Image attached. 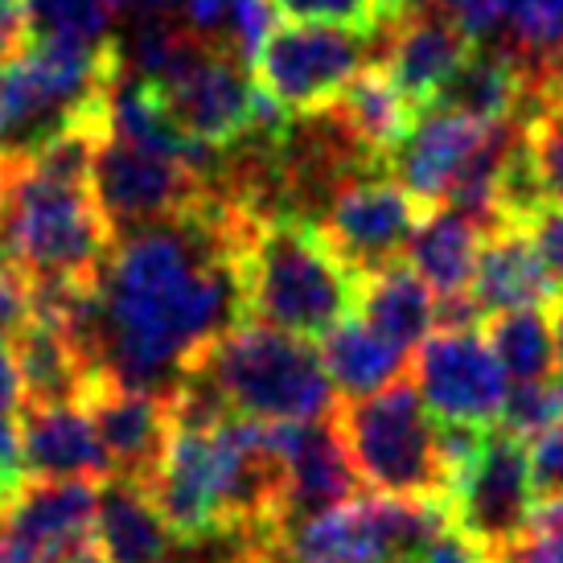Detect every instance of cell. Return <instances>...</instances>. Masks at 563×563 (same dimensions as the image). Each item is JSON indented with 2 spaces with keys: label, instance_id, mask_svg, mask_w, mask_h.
I'll return each instance as SVG.
<instances>
[{
  "label": "cell",
  "instance_id": "1",
  "mask_svg": "<svg viewBox=\"0 0 563 563\" xmlns=\"http://www.w3.org/2000/svg\"><path fill=\"white\" fill-rule=\"evenodd\" d=\"M251 214L219 198L165 222L111 239L99 267L103 305V375L124 387L169 395L181 375L243 321L239 247Z\"/></svg>",
  "mask_w": 563,
  "mask_h": 563
},
{
  "label": "cell",
  "instance_id": "2",
  "mask_svg": "<svg viewBox=\"0 0 563 563\" xmlns=\"http://www.w3.org/2000/svg\"><path fill=\"white\" fill-rule=\"evenodd\" d=\"M354 297L358 280L329 255L309 222H251L239 247L243 321H260L267 329L313 342L354 313Z\"/></svg>",
  "mask_w": 563,
  "mask_h": 563
},
{
  "label": "cell",
  "instance_id": "3",
  "mask_svg": "<svg viewBox=\"0 0 563 563\" xmlns=\"http://www.w3.org/2000/svg\"><path fill=\"white\" fill-rule=\"evenodd\" d=\"M186 375L243 420L325 423L338 411V391L313 342L260 321H235Z\"/></svg>",
  "mask_w": 563,
  "mask_h": 563
},
{
  "label": "cell",
  "instance_id": "4",
  "mask_svg": "<svg viewBox=\"0 0 563 563\" xmlns=\"http://www.w3.org/2000/svg\"><path fill=\"white\" fill-rule=\"evenodd\" d=\"M0 239L30 280H99L111 247L91 186L42 177L25 157H0Z\"/></svg>",
  "mask_w": 563,
  "mask_h": 563
},
{
  "label": "cell",
  "instance_id": "5",
  "mask_svg": "<svg viewBox=\"0 0 563 563\" xmlns=\"http://www.w3.org/2000/svg\"><path fill=\"white\" fill-rule=\"evenodd\" d=\"M329 423L342 440L358 485L383 498L444 506L440 428L411 383L395 378L375 395L345 399Z\"/></svg>",
  "mask_w": 563,
  "mask_h": 563
},
{
  "label": "cell",
  "instance_id": "6",
  "mask_svg": "<svg viewBox=\"0 0 563 563\" xmlns=\"http://www.w3.org/2000/svg\"><path fill=\"white\" fill-rule=\"evenodd\" d=\"M440 531H449L440 501L354 494L338 506L284 522L260 548L272 563H407Z\"/></svg>",
  "mask_w": 563,
  "mask_h": 563
},
{
  "label": "cell",
  "instance_id": "7",
  "mask_svg": "<svg viewBox=\"0 0 563 563\" xmlns=\"http://www.w3.org/2000/svg\"><path fill=\"white\" fill-rule=\"evenodd\" d=\"M173 124L189 141L231 148L239 141H276L288 128V111L255 87V75L231 49L206 46L194 63L157 87Z\"/></svg>",
  "mask_w": 563,
  "mask_h": 563
},
{
  "label": "cell",
  "instance_id": "8",
  "mask_svg": "<svg viewBox=\"0 0 563 563\" xmlns=\"http://www.w3.org/2000/svg\"><path fill=\"white\" fill-rule=\"evenodd\" d=\"M378 63V33L342 25H276L255 54V87L288 115L329 108L338 95Z\"/></svg>",
  "mask_w": 563,
  "mask_h": 563
},
{
  "label": "cell",
  "instance_id": "9",
  "mask_svg": "<svg viewBox=\"0 0 563 563\" xmlns=\"http://www.w3.org/2000/svg\"><path fill=\"white\" fill-rule=\"evenodd\" d=\"M444 515L456 534H465L473 548L485 551V560L518 543L534 515L527 444L501 423H489L477 453L453 473L444 489Z\"/></svg>",
  "mask_w": 563,
  "mask_h": 563
},
{
  "label": "cell",
  "instance_id": "10",
  "mask_svg": "<svg viewBox=\"0 0 563 563\" xmlns=\"http://www.w3.org/2000/svg\"><path fill=\"white\" fill-rule=\"evenodd\" d=\"M423 219V206L391 173L362 169L333 186L325 206L309 222L338 264L362 280L404 260L407 243Z\"/></svg>",
  "mask_w": 563,
  "mask_h": 563
},
{
  "label": "cell",
  "instance_id": "11",
  "mask_svg": "<svg viewBox=\"0 0 563 563\" xmlns=\"http://www.w3.org/2000/svg\"><path fill=\"white\" fill-rule=\"evenodd\" d=\"M206 194L210 186L181 161L136 148L115 136H103L95 148L91 198L108 222L111 239L165 222L173 214H186Z\"/></svg>",
  "mask_w": 563,
  "mask_h": 563
},
{
  "label": "cell",
  "instance_id": "12",
  "mask_svg": "<svg viewBox=\"0 0 563 563\" xmlns=\"http://www.w3.org/2000/svg\"><path fill=\"white\" fill-rule=\"evenodd\" d=\"M416 391L440 423H498L510 378L477 325H437L416 345Z\"/></svg>",
  "mask_w": 563,
  "mask_h": 563
},
{
  "label": "cell",
  "instance_id": "13",
  "mask_svg": "<svg viewBox=\"0 0 563 563\" xmlns=\"http://www.w3.org/2000/svg\"><path fill=\"white\" fill-rule=\"evenodd\" d=\"M95 482H25L0 506V551L9 563H99Z\"/></svg>",
  "mask_w": 563,
  "mask_h": 563
},
{
  "label": "cell",
  "instance_id": "14",
  "mask_svg": "<svg viewBox=\"0 0 563 563\" xmlns=\"http://www.w3.org/2000/svg\"><path fill=\"white\" fill-rule=\"evenodd\" d=\"M510 124L515 120L494 124V120H473L461 111L420 108L411 115L404 141L387 157V169L423 210L449 206L456 186L470 177L473 165L498 144V136Z\"/></svg>",
  "mask_w": 563,
  "mask_h": 563
},
{
  "label": "cell",
  "instance_id": "15",
  "mask_svg": "<svg viewBox=\"0 0 563 563\" xmlns=\"http://www.w3.org/2000/svg\"><path fill=\"white\" fill-rule=\"evenodd\" d=\"M470 54V33L461 30L453 16L432 9L428 0L411 4L407 13L391 16L378 30V66L416 111L428 108L449 87V79L465 66Z\"/></svg>",
  "mask_w": 563,
  "mask_h": 563
},
{
  "label": "cell",
  "instance_id": "16",
  "mask_svg": "<svg viewBox=\"0 0 563 563\" xmlns=\"http://www.w3.org/2000/svg\"><path fill=\"white\" fill-rule=\"evenodd\" d=\"M82 411L91 416L95 432L108 449L111 473L124 482H148L173 432L169 395L95 378L82 391Z\"/></svg>",
  "mask_w": 563,
  "mask_h": 563
},
{
  "label": "cell",
  "instance_id": "17",
  "mask_svg": "<svg viewBox=\"0 0 563 563\" xmlns=\"http://www.w3.org/2000/svg\"><path fill=\"white\" fill-rule=\"evenodd\" d=\"M21 461L30 482H111V456L82 404L21 407Z\"/></svg>",
  "mask_w": 563,
  "mask_h": 563
},
{
  "label": "cell",
  "instance_id": "18",
  "mask_svg": "<svg viewBox=\"0 0 563 563\" xmlns=\"http://www.w3.org/2000/svg\"><path fill=\"white\" fill-rule=\"evenodd\" d=\"M284 461V522L358 494V477L333 423H276ZM280 522V527H284Z\"/></svg>",
  "mask_w": 563,
  "mask_h": 563
},
{
  "label": "cell",
  "instance_id": "19",
  "mask_svg": "<svg viewBox=\"0 0 563 563\" xmlns=\"http://www.w3.org/2000/svg\"><path fill=\"white\" fill-rule=\"evenodd\" d=\"M551 297H555V284L527 231L518 222H489L470 284L473 309L482 317H498L515 309H543L551 305Z\"/></svg>",
  "mask_w": 563,
  "mask_h": 563
},
{
  "label": "cell",
  "instance_id": "20",
  "mask_svg": "<svg viewBox=\"0 0 563 563\" xmlns=\"http://www.w3.org/2000/svg\"><path fill=\"white\" fill-rule=\"evenodd\" d=\"M177 539L157 515L141 482L111 477L95 501V551L99 563H173Z\"/></svg>",
  "mask_w": 563,
  "mask_h": 563
},
{
  "label": "cell",
  "instance_id": "21",
  "mask_svg": "<svg viewBox=\"0 0 563 563\" xmlns=\"http://www.w3.org/2000/svg\"><path fill=\"white\" fill-rule=\"evenodd\" d=\"M485 227L461 210L437 206L428 210L407 243V267L428 284V292L440 300L470 297L473 272H477V251H482Z\"/></svg>",
  "mask_w": 563,
  "mask_h": 563
},
{
  "label": "cell",
  "instance_id": "22",
  "mask_svg": "<svg viewBox=\"0 0 563 563\" xmlns=\"http://www.w3.org/2000/svg\"><path fill=\"white\" fill-rule=\"evenodd\" d=\"M329 108L338 115L342 132L350 136V144L366 161L383 165V169H387V157L395 153V144L404 141V132L411 128V115H416V108L395 91V82L383 75L378 63L366 66Z\"/></svg>",
  "mask_w": 563,
  "mask_h": 563
},
{
  "label": "cell",
  "instance_id": "23",
  "mask_svg": "<svg viewBox=\"0 0 563 563\" xmlns=\"http://www.w3.org/2000/svg\"><path fill=\"white\" fill-rule=\"evenodd\" d=\"M317 354H321V366H325L329 383H333L342 404L383 391L387 383L404 378L407 366V350H399L383 333H375L362 317H342L321 338Z\"/></svg>",
  "mask_w": 563,
  "mask_h": 563
},
{
  "label": "cell",
  "instance_id": "24",
  "mask_svg": "<svg viewBox=\"0 0 563 563\" xmlns=\"http://www.w3.org/2000/svg\"><path fill=\"white\" fill-rule=\"evenodd\" d=\"M531 103L527 95V75L522 66L494 46H473V54L465 58V66L456 70L449 87L428 103V108L461 111L473 120H522V111Z\"/></svg>",
  "mask_w": 563,
  "mask_h": 563
},
{
  "label": "cell",
  "instance_id": "25",
  "mask_svg": "<svg viewBox=\"0 0 563 563\" xmlns=\"http://www.w3.org/2000/svg\"><path fill=\"white\" fill-rule=\"evenodd\" d=\"M354 309L366 325L399 350H416L437 329V297L411 267L399 264L383 267L375 276H362Z\"/></svg>",
  "mask_w": 563,
  "mask_h": 563
},
{
  "label": "cell",
  "instance_id": "26",
  "mask_svg": "<svg viewBox=\"0 0 563 563\" xmlns=\"http://www.w3.org/2000/svg\"><path fill=\"white\" fill-rule=\"evenodd\" d=\"M9 345H13L16 378H21V407L82 404L87 371L58 329L33 317Z\"/></svg>",
  "mask_w": 563,
  "mask_h": 563
},
{
  "label": "cell",
  "instance_id": "27",
  "mask_svg": "<svg viewBox=\"0 0 563 563\" xmlns=\"http://www.w3.org/2000/svg\"><path fill=\"white\" fill-rule=\"evenodd\" d=\"M485 342L501 362V371L510 383H534V378L555 375V338H551V321L543 309H515V313H498L489 321Z\"/></svg>",
  "mask_w": 563,
  "mask_h": 563
},
{
  "label": "cell",
  "instance_id": "28",
  "mask_svg": "<svg viewBox=\"0 0 563 563\" xmlns=\"http://www.w3.org/2000/svg\"><path fill=\"white\" fill-rule=\"evenodd\" d=\"M522 141L548 202H563V91L539 99L522 115Z\"/></svg>",
  "mask_w": 563,
  "mask_h": 563
},
{
  "label": "cell",
  "instance_id": "29",
  "mask_svg": "<svg viewBox=\"0 0 563 563\" xmlns=\"http://www.w3.org/2000/svg\"><path fill=\"white\" fill-rule=\"evenodd\" d=\"M498 423L506 432H515L518 440L539 437L555 423H563V375L534 378V383H515L506 404H501Z\"/></svg>",
  "mask_w": 563,
  "mask_h": 563
},
{
  "label": "cell",
  "instance_id": "30",
  "mask_svg": "<svg viewBox=\"0 0 563 563\" xmlns=\"http://www.w3.org/2000/svg\"><path fill=\"white\" fill-rule=\"evenodd\" d=\"M33 33H58L79 42H108L115 13L108 0H25Z\"/></svg>",
  "mask_w": 563,
  "mask_h": 563
},
{
  "label": "cell",
  "instance_id": "31",
  "mask_svg": "<svg viewBox=\"0 0 563 563\" xmlns=\"http://www.w3.org/2000/svg\"><path fill=\"white\" fill-rule=\"evenodd\" d=\"M276 13L292 21H313V25H342V30L378 33L387 25L383 0H272Z\"/></svg>",
  "mask_w": 563,
  "mask_h": 563
},
{
  "label": "cell",
  "instance_id": "32",
  "mask_svg": "<svg viewBox=\"0 0 563 563\" xmlns=\"http://www.w3.org/2000/svg\"><path fill=\"white\" fill-rule=\"evenodd\" d=\"M489 563H563V498L539 501L527 534L498 551Z\"/></svg>",
  "mask_w": 563,
  "mask_h": 563
},
{
  "label": "cell",
  "instance_id": "33",
  "mask_svg": "<svg viewBox=\"0 0 563 563\" xmlns=\"http://www.w3.org/2000/svg\"><path fill=\"white\" fill-rule=\"evenodd\" d=\"M276 30V4L272 0H231V21H227V49L255 63L260 46L267 42V33Z\"/></svg>",
  "mask_w": 563,
  "mask_h": 563
},
{
  "label": "cell",
  "instance_id": "34",
  "mask_svg": "<svg viewBox=\"0 0 563 563\" xmlns=\"http://www.w3.org/2000/svg\"><path fill=\"white\" fill-rule=\"evenodd\" d=\"M531 461V485H534V506L539 501H560L563 498V423L539 432L527 449Z\"/></svg>",
  "mask_w": 563,
  "mask_h": 563
},
{
  "label": "cell",
  "instance_id": "35",
  "mask_svg": "<svg viewBox=\"0 0 563 563\" xmlns=\"http://www.w3.org/2000/svg\"><path fill=\"white\" fill-rule=\"evenodd\" d=\"M33 317H37V305H33V280L16 264L0 260V338L13 342Z\"/></svg>",
  "mask_w": 563,
  "mask_h": 563
},
{
  "label": "cell",
  "instance_id": "36",
  "mask_svg": "<svg viewBox=\"0 0 563 563\" xmlns=\"http://www.w3.org/2000/svg\"><path fill=\"white\" fill-rule=\"evenodd\" d=\"M522 231L531 239V247L539 251L551 284H563V202L534 206L527 222H522Z\"/></svg>",
  "mask_w": 563,
  "mask_h": 563
},
{
  "label": "cell",
  "instance_id": "37",
  "mask_svg": "<svg viewBox=\"0 0 563 563\" xmlns=\"http://www.w3.org/2000/svg\"><path fill=\"white\" fill-rule=\"evenodd\" d=\"M30 482L25 477V461H21V423L13 411H0V506L13 501V494Z\"/></svg>",
  "mask_w": 563,
  "mask_h": 563
},
{
  "label": "cell",
  "instance_id": "38",
  "mask_svg": "<svg viewBox=\"0 0 563 563\" xmlns=\"http://www.w3.org/2000/svg\"><path fill=\"white\" fill-rule=\"evenodd\" d=\"M407 563H489V560H485V551L473 548L465 534H456L449 527V531H440L423 551H416Z\"/></svg>",
  "mask_w": 563,
  "mask_h": 563
},
{
  "label": "cell",
  "instance_id": "39",
  "mask_svg": "<svg viewBox=\"0 0 563 563\" xmlns=\"http://www.w3.org/2000/svg\"><path fill=\"white\" fill-rule=\"evenodd\" d=\"M0 411H21V378H16L13 345L0 338Z\"/></svg>",
  "mask_w": 563,
  "mask_h": 563
},
{
  "label": "cell",
  "instance_id": "40",
  "mask_svg": "<svg viewBox=\"0 0 563 563\" xmlns=\"http://www.w3.org/2000/svg\"><path fill=\"white\" fill-rule=\"evenodd\" d=\"M186 0H124V13L136 16H181Z\"/></svg>",
  "mask_w": 563,
  "mask_h": 563
},
{
  "label": "cell",
  "instance_id": "41",
  "mask_svg": "<svg viewBox=\"0 0 563 563\" xmlns=\"http://www.w3.org/2000/svg\"><path fill=\"white\" fill-rule=\"evenodd\" d=\"M548 309H551V313H548L551 338H555V366H560V375H563V292H555V297H551Z\"/></svg>",
  "mask_w": 563,
  "mask_h": 563
},
{
  "label": "cell",
  "instance_id": "42",
  "mask_svg": "<svg viewBox=\"0 0 563 563\" xmlns=\"http://www.w3.org/2000/svg\"><path fill=\"white\" fill-rule=\"evenodd\" d=\"M231 563H272L264 555V548H247V543H239V555Z\"/></svg>",
  "mask_w": 563,
  "mask_h": 563
},
{
  "label": "cell",
  "instance_id": "43",
  "mask_svg": "<svg viewBox=\"0 0 563 563\" xmlns=\"http://www.w3.org/2000/svg\"><path fill=\"white\" fill-rule=\"evenodd\" d=\"M411 4H423V0H383V9H387V21H391V16H399V13H407Z\"/></svg>",
  "mask_w": 563,
  "mask_h": 563
},
{
  "label": "cell",
  "instance_id": "44",
  "mask_svg": "<svg viewBox=\"0 0 563 563\" xmlns=\"http://www.w3.org/2000/svg\"><path fill=\"white\" fill-rule=\"evenodd\" d=\"M0 260H4V239H0Z\"/></svg>",
  "mask_w": 563,
  "mask_h": 563
},
{
  "label": "cell",
  "instance_id": "45",
  "mask_svg": "<svg viewBox=\"0 0 563 563\" xmlns=\"http://www.w3.org/2000/svg\"><path fill=\"white\" fill-rule=\"evenodd\" d=\"M0 563H9V555H4V551H0Z\"/></svg>",
  "mask_w": 563,
  "mask_h": 563
}]
</instances>
